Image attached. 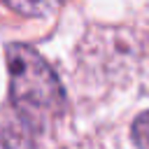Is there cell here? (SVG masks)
Wrapping results in <instances>:
<instances>
[{
    "label": "cell",
    "mask_w": 149,
    "mask_h": 149,
    "mask_svg": "<svg viewBox=\"0 0 149 149\" xmlns=\"http://www.w3.org/2000/svg\"><path fill=\"white\" fill-rule=\"evenodd\" d=\"M9 95L21 121L40 126L54 121L65 109V93L51 65L26 44L7 47Z\"/></svg>",
    "instance_id": "6da1fadb"
},
{
    "label": "cell",
    "mask_w": 149,
    "mask_h": 149,
    "mask_svg": "<svg viewBox=\"0 0 149 149\" xmlns=\"http://www.w3.org/2000/svg\"><path fill=\"white\" fill-rule=\"evenodd\" d=\"M133 142L137 144V149H149V109L142 112L135 121H133Z\"/></svg>",
    "instance_id": "7a4b0ae2"
},
{
    "label": "cell",
    "mask_w": 149,
    "mask_h": 149,
    "mask_svg": "<svg viewBox=\"0 0 149 149\" xmlns=\"http://www.w3.org/2000/svg\"><path fill=\"white\" fill-rule=\"evenodd\" d=\"M21 14H44L51 7V0H7Z\"/></svg>",
    "instance_id": "3957f363"
}]
</instances>
